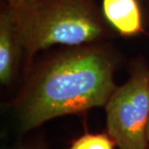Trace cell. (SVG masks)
Segmentation results:
<instances>
[{
	"mask_svg": "<svg viewBox=\"0 0 149 149\" xmlns=\"http://www.w3.org/2000/svg\"><path fill=\"white\" fill-rule=\"evenodd\" d=\"M105 111L107 131L118 149L149 148V66L143 59L133 62L129 79L116 86Z\"/></svg>",
	"mask_w": 149,
	"mask_h": 149,
	"instance_id": "3957f363",
	"label": "cell"
},
{
	"mask_svg": "<svg viewBox=\"0 0 149 149\" xmlns=\"http://www.w3.org/2000/svg\"><path fill=\"white\" fill-rule=\"evenodd\" d=\"M147 136H148V142H149V125H148V132H147Z\"/></svg>",
	"mask_w": 149,
	"mask_h": 149,
	"instance_id": "9c48e42d",
	"label": "cell"
},
{
	"mask_svg": "<svg viewBox=\"0 0 149 149\" xmlns=\"http://www.w3.org/2000/svg\"><path fill=\"white\" fill-rule=\"evenodd\" d=\"M115 146L108 133H86L74 139L68 149H114Z\"/></svg>",
	"mask_w": 149,
	"mask_h": 149,
	"instance_id": "8992f818",
	"label": "cell"
},
{
	"mask_svg": "<svg viewBox=\"0 0 149 149\" xmlns=\"http://www.w3.org/2000/svg\"><path fill=\"white\" fill-rule=\"evenodd\" d=\"M148 4H149V2H148Z\"/></svg>",
	"mask_w": 149,
	"mask_h": 149,
	"instance_id": "8fae6325",
	"label": "cell"
},
{
	"mask_svg": "<svg viewBox=\"0 0 149 149\" xmlns=\"http://www.w3.org/2000/svg\"><path fill=\"white\" fill-rule=\"evenodd\" d=\"M10 5L24 47L26 73L39 52L104 42L113 32L96 0H25Z\"/></svg>",
	"mask_w": 149,
	"mask_h": 149,
	"instance_id": "7a4b0ae2",
	"label": "cell"
},
{
	"mask_svg": "<svg viewBox=\"0 0 149 149\" xmlns=\"http://www.w3.org/2000/svg\"><path fill=\"white\" fill-rule=\"evenodd\" d=\"M121 54L108 41L63 47L28 71L12 108L20 133L54 118L105 108Z\"/></svg>",
	"mask_w": 149,
	"mask_h": 149,
	"instance_id": "6da1fadb",
	"label": "cell"
},
{
	"mask_svg": "<svg viewBox=\"0 0 149 149\" xmlns=\"http://www.w3.org/2000/svg\"><path fill=\"white\" fill-rule=\"evenodd\" d=\"M22 58L24 47L14 17L11 5L1 1L0 8V83L9 86L16 79Z\"/></svg>",
	"mask_w": 149,
	"mask_h": 149,
	"instance_id": "277c9868",
	"label": "cell"
},
{
	"mask_svg": "<svg viewBox=\"0 0 149 149\" xmlns=\"http://www.w3.org/2000/svg\"><path fill=\"white\" fill-rule=\"evenodd\" d=\"M142 2H146V3H148L149 2V0H141Z\"/></svg>",
	"mask_w": 149,
	"mask_h": 149,
	"instance_id": "30bf717a",
	"label": "cell"
},
{
	"mask_svg": "<svg viewBox=\"0 0 149 149\" xmlns=\"http://www.w3.org/2000/svg\"><path fill=\"white\" fill-rule=\"evenodd\" d=\"M1 1H2V2L9 3V4H16V3H19V2L25 1V0H1Z\"/></svg>",
	"mask_w": 149,
	"mask_h": 149,
	"instance_id": "ba28073f",
	"label": "cell"
},
{
	"mask_svg": "<svg viewBox=\"0 0 149 149\" xmlns=\"http://www.w3.org/2000/svg\"><path fill=\"white\" fill-rule=\"evenodd\" d=\"M12 149H47V148H44L41 146H35V145H32V144H20Z\"/></svg>",
	"mask_w": 149,
	"mask_h": 149,
	"instance_id": "52a82bcc",
	"label": "cell"
},
{
	"mask_svg": "<svg viewBox=\"0 0 149 149\" xmlns=\"http://www.w3.org/2000/svg\"><path fill=\"white\" fill-rule=\"evenodd\" d=\"M148 149H149V148H148Z\"/></svg>",
	"mask_w": 149,
	"mask_h": 149,
	"instance_id": "7c38bea8",
	"label": "cell"
},
{
	"mask_svg": "<svg viewBox=\"0 0 149 149\" xmlns=\"http://www.w3.org/2000/svg\"><path fill=\"white\" fill-rule=\"evenodd\" d=\"M141 0H102L104 19L113 32L125 38L145 32Z\"/></svg>",
	"mask_w": 149,
	"mask_h": 149,
	"instance_id": "5b68a950",
	"label": "cell"
}]
</instances>
